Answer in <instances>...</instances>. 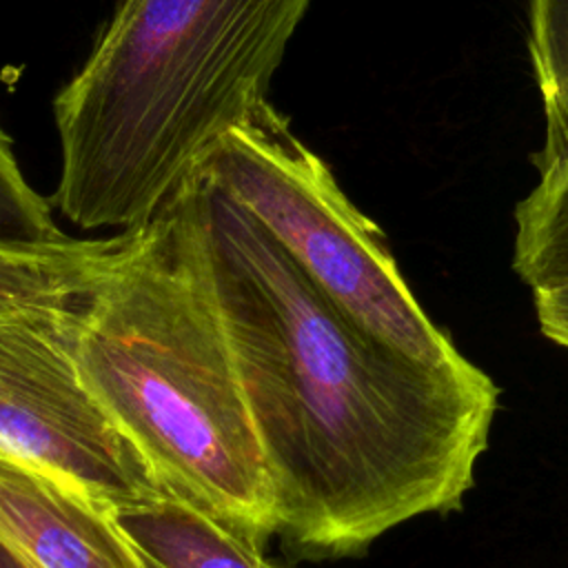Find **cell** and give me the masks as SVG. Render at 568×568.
Returning <instances> with one entry per match:
<instances>
[{"mask_svg": "<svg viewBox=\"0 0 568 568\" xmlns=\"http://www.w3.org/2000/svg\"><path fill=\"white\" fill-rule=\"evenodd\" d=\"M75 366L155 488L264 548L275 504L220 315L191 175L67 308Z\"/></svg>", "mask_w": 568, "mask_h": 568, "instance_id": "2", "label": "cell"}, {"mask_svg": "<svg viewBox=\"0 0 568 568\" xmlns=\"http://www.w3.org/2000/svg\"><path fill=\"white\" fill-rule=\"evenodd\" d=\"M532 304L539 331L550 342L568 348V280L535 288Z\"/></svg>", "mask_w": 568, "mask_h": 568, "instance_id": "12", "label": "cell"}, {"mask_svg": "<svg viewBox=\"0 0 568 568\" xmlns=\"http://www.w3.org/2000/svg\"><path fill=\"white\" fill-rule=\"evenodd\" d=\"M197 178L211 280L284 550L359 557L413 517L459 510L488 446L493 377L430 371L362 333Z\"/></svg>", "mask_w": 568, "mask_h": 568, "instance_id": "1", "label": "cell"}, {"mask_svg": "<svg viewBox=\"0 0 568 568\" xmlns=\"http://www.w3.org/2000/svg\"><path fill=\"white\" fill-rule=\"evenodd\" d=\"M106 513L126 541L158 568H282L253 541L160 488Z\"/></svg>", "mask_w": 568, "mask_h": 568, "instance_id": "7", "label": "cell"}, {"mask_svg": "<svg viewBox=\"0 0 568 568\" xmlns=\"http://www.w3.org/2000/svg\"><path fill=\"white\" fill-rule=\"evenodd\" d=\"M142 561H144V566H146V568H158V566H155V564H151L146 557H142Z\"/></svg>", "mask_w": 568, "mask_h": 568, "instance_id": "14", "label": "cell"}, {"mask_svg": "<svg viewBox=\"0 0 568 568\" xmlns=\"http://www.w3.org/2000/svg\"><path fill=\"white\" fill-rule=\"evenodd\" d=\"M120 233L53 244L0 242V320L69 306L95 277Z\"/></svg>", "mask_w": 568, "mask_h": 568, "instance_id": "8", "label": "cell"}, {"mask_svg": "<svg viewBox=\"0 0 568 568\" xmlns=\"http://www.w3.org/2000/svg\"><path fill=\"white\" fill-rule=\"evenodd\" d=\"M197 175L253 217L362 333L430 371L475 368L426 315L379 229L268 100L220 138Z\"/></svg>", "mask_w": 568, "mask_h": 568, "instance_id": "4", "label": "cell"}, {"mask_svg": "<svg viewBox=\"0 0 568 568\" xmlns=\"http://www.w3.org/2000/svg\"><path fill=\"white\" fill-rule=\"evenodd\" d=\"M0 539L29 568H146L106 508L2 446Z\"/></svg>", "mask_w": 568, "mask_h": 568, "instance_id": "6", "label": "cell"}, {"mask_svg": "<svg viewBox=\"0 0 568 568\" xmlns=\"http://www.w3.org/2000/svg\"><path fill=\"white\" fill-rule=\"evenodd\" d=\"M528 58L544 115L541 169L568 153V0H528Z\"/></svg>", "mask_w": 568, "mask_h": 568, "instance_id": "10", "label": "cell"}, {"mask_svg": "<svg viewBox=\"0 0 568 568\" xmlns=\"http://www.w3.org/2000/svg\"><path fill=\"white\" fill-rule=\"evenodd\" d=\"M67 308L0 320V446L111 508L155 486L87 388Z\"/></svg>", "mask_w": 568, "mask_h": 568, "instance_id": "5", "label": "cell"}, {"mask_svg": "<svg viewBox=\"0 0 568 568\" xmlns=\"http://www.w3.org/2000/svg\"><path fill=\"white\" fill-rule=\"evenodd\" d=\"M0 568H29L22 557L0 539Z\"/></svg>", "mask_w": 568, "mask_h": 568, "instance_id": "13", "label": "cell"}, {"mask_svg": "<svg viewBox=\"0 0 568 568\" xmlns=\"http://www.w3.org/2000/svg\"><path fill=\"white\" fill-rule=\"evenodd\" d=\"M71 237L55 217L53 206L24 178L13 142L0 124V242L53 244Z\"/></svg>", "mask_w": 568, "mask_h": 568, "instance_id": "11", "label": "cell"}, {"mask_svg": "<svg viewBox=\"0 0 568 568\" xmlns=\"http://www.w3.org/2000/svg\"><path fill=\"white\" fill-rule=\"evenodd\" d=\"M311 0H120L53 98L49 200L84 231L146 222L268 98Z\"/></svg>", "mask_w": 568, "mask_h": 568, "instance_id": "3", "label": "cell"}, {"mask_svg": "<svg viewBox=\"0 0 568 568\" xmlns=\"http://www.w3.org/2000/svg\"><path fill=\"white\" fill-rule=\"evenodd\" d=\"M513 271L530 291L568 280V153L537 169L515 206Z\"/></svg>", "mask_w": 568, "mask_h": 568, "instance_id": "9", "label": "cell"}]
</instances>
